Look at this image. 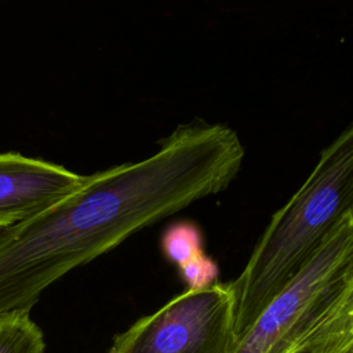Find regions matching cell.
<instances>
[{
    "mask_svg": "<svg viewBox=\"0 0 353 353\" xmlns=\"http://www.w3.org/2000/svg\"><path fill=\"white\" fill-rule=\"evenodd\" d=\"M157 149L91 175L68 196L0 233V313L28 310L72 269L134 233L226 190L245 149L232 127L193 120Z\"/></svg>",
    "mask_w": 353,
    "mask_h": 353,
    "instance_id": "1",
    "label": "cell"
},
{
    "mask_svg": "<svg viewBox=\"0 0 353 353\" xmlns=\"http://www.w3.org/2000/svg\"><path fill=\"white\" fill-rule=\"evenodd\" d=\"M347 212H353L352 125L321 150L301 188L272 215L243 272L229 283L234 343Z\"/></svg>",
    "mask_w": 353,
    "mask_h": 353,
    "instance_id": "2",
    "label": "cell"
},
{
    "mask_svg": "<svg viewBox=\"0 0 353 353\" xmlns=\"http://www.w3.org/2000/svg\"><path fill=\"white\" fill-rule=\"evenodd\" d=\"M353 283V212L332 228L307 265L263 307L230 353H301L331 302Z\"/></svg>",
    "mask_w": 353,
    "mask_h": 353,
    "instance_id": "3",
    "label": "cell"
},
{
    "mask_svg": "<svg viewBox=\"0 0 353 353\" xmlns=\"http://www.w3.org/2000/svg\"><path fill=\"white\" fill-rule=\"evenodd\" d=\"M233 346V292L229 283H214L141 317L108 353H230Z\"/></svg>",
    "mask_w": 353,
    "mask_h": 353,
    "instance_id": "4",
    "label": "cell"
},
{
    "mask_svg": "<svg viewBox=\"0 0 353 353\" xmlns=\"http://www.w3.org/2000/svg\"><path fill=\"white\" fill-rule=\"evenodd\" d=\"M83 179L84 175L48 160L19 152L0 153V229L48 208Z\"/></svg>",
    "mask_w": 353,
    "mask_h": 353,
    "instance_id": "5",
    "label": "cell"
},
{
    "mask_svg": "<svg viewBox=\"0 0 353 353\" xmlns=\"http://www.w3.org/2000/svg\"><path fill=\"white\" fill-rule=\"evenodd\" d=\"M301 353H353V283L331 302Z\"/></svg>",
    "mask_w": 353,
    "mask_h": 353,
    "instance_id": "6",
    "label": "cell"
},
{
    "mask_svg": "<svg viewBox=\"0 0 353 353\" xmlns=\"http://www.w3.org/2000/svg\"><path fill=\"white\" fill-rule=\"evenodd\" d=\"M44 336L28 310L0 313V353H44Z\"/></svg>",
    "mask_w": 353,
    "mask_h": 353,
    "instance_id": "7",
    "label": "cell"
},
{
    "mask_svg": "<svg viewBox=\"0 0 353 353\" xmlns=\"http://www.w3.org/2000/svg\"><path fill=\"white\" fill-rule=\"evenodd\" d=\"M161 250L175 265L182 266L203 251V236L200 228L190 221L170 225L161 236Z\"/></svg>",
    "mask_w": 353,
    "mask_h": 353,
    "instance_id": "8",
    "label": "cell"
},
{
    "mask_svg": "<svg viewBox=\"0 0 353 353\" xmlns=\"http://www.w3.org/2000/svg\"><path fill=\"white\" fill-rule=\"evenodd\" d=\"M179 272L188 284V290H200L216 283L219 269L210 256L201 252L179 266Z\"/></svg>",
    "mask_w": 353,
    "mask_h": 353,
    "instance_id": "9",
    "label": "cell"
}]
</instances>
